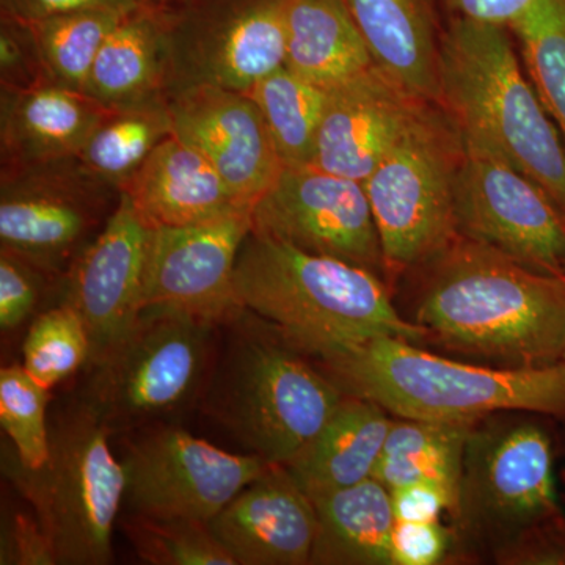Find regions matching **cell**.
<instances>
[{
	"instance_id": "484cf974",
	"label": "cell",
	"mask_w": 565,
	"mask_h": 565,
	"mask_svg": "<svg viewBox=\"0 0 565 565\" xmlns=\"http://www.w3.org/2000/svg\"><path fill=\"white\" fill-rule=\"evenodd\" d=\"M318 533L310 565H393L392 493L377 479L311 498Z\"/></svg>"
},
{
	"instance_id": "4316f807",
	"label": "cell",
	"mask_w": 565,
	"mask_h": 565,
	"mask_svg": "<svg viewBox=\"0 0 565 565\" xmlns=\"http://www.w3.org/2000/svg\"><path fill=\"white\" fill-rule=\"evenodd\" d=\"M475 423L393 418L373 478L388 490L433 482L457 501L465 445Z\"/></svg>"
},
{
	"instance_id": "3957f363",
	"label": "cell",
	"mask_w": 565,
	"mask_h": 565,
	"mask_svg": "<svg viewBox=\"0 0 565 565\" xmlns=\"http://www.w3.org/2000/svg\"><path fill=\"white\" fill-rule=\"evenodd\" d=\"M321 367L345 394L373 401L394 418L475 423L500 412H530L565 419L564 360L503 370L381 337Z\"/></svg>"
},
{
	"instance_id": "7c38bea8",
	"label": "cell",
	"mask_w": 565,
	"mask_h": 565,
	"mask_svg": "<svg viewBox=\"0 0 565 565\" xmlns=\"http://www.w3.org/2000/svg\"><path fill=\"white\" fill-rule=\"evenodd\" d=\"M125 503L131 515L210 523L274 463L232 455L177 427H159L126 449Z\"/></svg>"
},
{
	"instance_id": "7bdbcfd3",
	"label": "cell",
	"mask_w": 565,
	"mask_h": 565,
	"mask_svg": "<svg viewBox=\"0 0 565 565\" xmlns=\"http://www.w3.org/2000/svg\"><path fill=\"white\" fill-rule=\"evenodd\" d=\"M141 6L148 7L151 10H166L170 9V7L177 6L181 0H139Z\"/></svg>"
},
{
	"instance_id": "d6a6232c",
	"label": "cell",
	"mask_w": 565,
	"mask_h": 565,
	"mask_svg": "<svg viewBox=\"0 0 565 565\" xmlns=\"http://www.w3.org/2000/svg\"><path fill=\"white\" fill-rule=\"evenodd\" d=\"M47 401L50 390L36 384L22 364L0 371V424L14 446V455L33 470L50 459Z\"/></svg>"
},
{
	"instance_id": "7a4b0ae2",
	"label": "cell",
	"mask_w": 565,
	"mask_h": 565,
	"mask_svg": "<svg viewBox=\"0 0 565 565\" xmlns=\"http://www.w3.org/2000/svg\"><path fill=\"white\" fill-rule=\"evenodd\" d=\"M234 289L244 310L321 362L381 337L429 341L401 313L381 275L255 232L237 256Z\"/></svg>"
},
{
	"instance_id": "8992f818",
	"label": "cell",
	"mask_w": 565,
	"mask_h": 565,
	"mask_svg": "<svg viewBox=\"0 0 565 565\" xmlns=\"http://www.w3.org/2000/svg\"><path fill=\"white\" fill-rule=\"evenodd\" d=\"M552 437L535 414L500 412L468 434L455 512L457 556H489L563 516Z\"/></svg>"
},
{
	"instance_id": "5bb4252c",
	"label": "cell",
	"mask_w": 565,
	"mask_h": 565,
	"mask_svg": "<svg viewBox=\"0 0 565 565\" xmlns=\"http://www.w3.org/2000/svg\"><path fill=\"white\" fill-rule=\"evenodd\" d=\"M252 232L388 277L364 182L315 166L282 167L252 207Z\"/></svg>"
},
{
	"instance_id": "ab89813d",
	"label": "cell",
	"mask_w": 565,
	"mask_h": 565,
	"mask_svg": "<svg viewBox=\"0 0 565 565\" xmlns=\"http://www.w3.org/2000/svg\"><path fill=\"white\" fill-rule=\"evenodd\" d=\"M394 519L401 522H440L441 515L452 514L455 498L444 487L433 482H414L390 490Z\"/></svg>"
},
{
	"instance_id": "1f68e13d",
	"label": "cell",
	"mask_w": 565,
	"mask_h": 565,
	"mask_svg": "<svg viewBox=\"0 0 565 565\" xmlns=\"http://www.w3.org/2000/svg\"><path fill=\"white\" fill-rule=\"evenodd\" d=\"M90 352L84 319L65 302L32 323L22 345V367L36 384L51 390L88 362Z\"/></svg>"
},
{
	"instance_id": "e575fe53",
	"label": "cell",
	"mask_w": 565,
	"mask_h": 565,
	"mask_svg": "<svg viewBox=\"0 0 565 565\" xmlns=\"http://www.w3.org/2000/svg\"><path fill=\"white\" fill-rule=\"evenodd\" d=\"M457 556L452 526L440 522H401L396 520L392 535L393 565H438Z\"/></svg>"
},
{
	"instance_id": "83f0119b",
	"label": "cell",
	"mask_w": 565,
	"mask_h": 565,
	"mask_svg": "<svg viewBox=\"0 0 565 565\" xmlns=\"http://www.w3.org/2000/svg\"><path fill=\"white\" fill-rule=\"evenodd\" d=\"M173 136L167 98L111 110L77 159L88 172L122 188L163 140Z\"/></svg>"
},
{
	"instance_id": "836d02e7",
	"label": "cell",
	"mask_w": 565,
	"mask_h": 565,
	"mask_svg": "<svg viewBox=\"0 0 565 565\" xmlns=\"http://www.w3.org/2000/svg\"><path fill=\"white\" fill-rule=\"evenodd\" d=\"M137 555L154 565H236L210 523L131 515L125 525Z\"/></svg>"
},
{
	"instance_id": "f546056e",
	"label": "cell",
	"mask_w": 565,
	"mask_h": 565,
	"mask_svg": "<svg viewBox=\"0 0 565 565\" xmlns=\"http://www.w3.org/2000/svg\"><path fill=\"white\" fill-rule=\"evenodd\" d=\"M125 14L81 10L29 22L47 79L84 93L96 55Z\"/></svg>"
},
{
	"instance_id": "d6986e66",
	"label": "cell",
	"mask_w": 565,
	"mask_h": 565,
	"mask_svg": "<svg viewBox=\"0 0 565 565\" xmlns=\"http://www.w3.org/2000/svg\"><path fill=\"white\" fill-rule=\"evenodd\" d=\"M210 527L236 565H310L318 514L288 468L273 465L245 486Z\"/></svg>"
},
{
	"instance_id": "e0dca14e",
	"label": "cell",
	"mask_w": 565,
	"mask_h": 565,
	"mask_svg": "<svg viewBox=\"0 0 565 565\" xmlns=\"http://www.w3.org/2000/svg\"><path fill=\"white\" fill-rule=\"evenodd\" d=\"M167 104L174 136L202 152L252 211L285 167L256 103L244 92L195 85L167 96Z\"/></svg>"
},
{
	"instance_id": "9c48e42d",
	"label": "cell",
	"mask_w": 565,
	"mask_h": 565,
	"mask_svg": "<svg viewBox=\"0 0 565 565\" xmlns=\"http://www.w3.org/2000/svg\"><path fill=\"white\" fill-rule=\"evenodd\" d=\"M214 326L182 311H141L129 333L92 363L82 399L111 430L177 411L203 384Z\"/></svg>"
},
{
	"instance_id": "ee69618b",
	"label": "cell",
	"mask_w": 565,
	"mask_h": 565,
	"mask_svg": "<svg viewBox=\"0 0 565 565\" xmlns=\"http://www.w3.org/2000/svg\"><path fill=\"white\" fill-rule=\"evenodd\" d=\"M564 362H565V353H564Z\"/></svg>"
},
{
	"instance_id": "f1b7e54d",
	"label": "cell",
	"mask_w": 565,
	"mask_h": 565,
	"mask_svg": "<svg viewBox=\"0 0 565 565\" xmlns=\"http://www.w3.org/2000/svg\"><path fill=\"white\" fill-rule=\"evenodd\" d=\"M247 95L262 111L282 166H311L327 90L282 66L259 81Z\"/></svg>"
},
{
	"instance_id": "74e56055",
	"label": "cell",
	"mask_w": 565,
	"mask_h": 565,
	"mask_svg": "<svg viewBox=\"0 0 565 565\" xmlns=\"http://www.w3.org/2000/svg\"><path fill=\"white\" fill-rule=\"evenodd\" d=\"M492 559L498 565H565V515L531 527Z\"/></svg>"
},
{
	"instance_id": "8d00e7d4",
	"label": "cell",
	"mask_w": 565,
	"mask_h": 565,
	"mask_svg": "<svg viewBox=\"0 0 565 565\" xmlns=\"http://www.w3.org/2000/svg\"><path fill=\"white\" fill-rule=\"evenodd\" d=\"M43 270L11 253L0 250V327L17 329L35 311Z\"/></svg>"
},
{
	"instance_id": "8fae6325",
	"label": "cell",
	"mask_w": 565,
	"mask_h": 565,
	"mask_svg": "<svg viewBox=\"0 0 565 565\" xmlns=\"http://www.w3.org/2000/svg\"><path fill=\"white\" fill-rule=\"evenodd\" d=\"M117 185L88 172L77 158L2 169L0 250L47 275H58L99 233L117 204Z\"/></svg>"
},
{
	"instance_id": "30bf717a",
	"label": "cell",
	"mask_w": 565,
	"mask_h": 565,
	"mask_svg": "<svg viewBox=\"0 0 565 565\" xmlns=\"http://www.w3.org/2000/svg\"><path fill=\"white\" fill-rule=\"evenodd\" d=\"M288 0H181L166 31L167 96L195 85L247 93L286 62Z\"/></svg>"
},
{
	"instance_id": "b9f144b4",
	"label": "cell",
	"mask_w": 565,
	"mask_h": 565,
	"mask_svg": "<svg viewBox=\"0 0 565 565\" xmlns=\"http://www.w3.org/2000/svg\"><path fill=\"white\" fill-rule=\"evenodd\" d=\"M534 0H445L457 17L468 20L489 22V24H512L527 10Z\"/></svg>"
},
{
	"instance_id": "d4e9b609",
	"label": "cell",
	"mask_w": 565,
	"mask_h": 565,
	"mask_svg": "<svg viewBox=\"0 0 565 565\" xmlns=\"http://www.w3.org/2000/svg\"><path fill=\"white\" fill-rule=\"evenodd\" d=\"M285 66L330 90L374 62L344 0H288Z\"/></svg>"
},
{
	"instance_id": "6da1fadb",
	"label": "cell",
	"mask_w": 565,
	"mask_h": 565,
	"mask_svg": "<svg viewBox=\"0 0 565 565\" xmlns=\"http://www.w3.org/2000/svg\"><path fill=\"white\" fill-rule=\"evenodd\" d=\"M424 270L408 321L427 343L503 370L563 362L565 275L539 273L459 236Z\"/></svg>"
},
{
	"instance_id": "cb8c5ba5",
	"label": "cell",
	"mask_w": 565,
	"mask_h": 565,
	"mask_svg": "<svg viewBox=\"0 0 565 565\" xmlns=\"http://www.w3.org/2000/svg\"><path fill=\"white\" fill-rule=\"evenodd\" d=\"M166 31L154 10L125 14L104 41L84 93L109 110L167 98Z\"/></svg>"
},
{
	"instance_id": "4dcf8cb0",
	"label": "cell",
	"mask_w": 565,
	"mask_h": 565,
	"mask_svg": "<svg viewBox=\"0 0 565 565\" xmlns=\"http://www.w3.org/2000/svg\"><path fill=\"white\" fill-rule=\"evenodd\" d=\"M509 29L522 44L539 98L565 139V0H534Z\"/></svg>"
},
{
	"instance_id": "d590c367",
	"label": "cell",
	"mask_w": 565,
	"mask_h": 565,
	"mask_svg": "<svg viewBox=\"0 0 565 565\" xmlns=\"http://www.w3.org/2000/svg\"><path fill=\"white\" fill-rule=\"evenodd\" d=\"M50 82L39 47L25 22L0 20V84L7 90H22Z\"/></svg>"
},
{
	"instance_id": "52a82bcc",
	"label": "cell",
	"mask_w": 565,
	"mask_h": 565,
	"mask_svg": "<svg viewBox=\"0 0 565 565\" xmlns=\"http://www.w3.org/2000/svg\"><path fill=\"white\" fill-rule=\"evenodd\" d=\"M50 429V459L43 467H24L9 451L3 475L31 501L58 564H110L126 486L125 468L110 448L111 429L84 399L66 408Z\"/></svg>"
},
{
	"instance_id": "7402d4cb",
	"label": "cell",
	"mask_w": 565,
	"mask_h": 565,
	"mask_svg": "<svg viewBox=\"0 0 565 565\" xmlns=\"http://www.w3.org/2000/svg\"><path fill=\"white\" fill-rule=\"evenodd\" d=\"M375 68L419 102L437 103L440 36L429 0H344Z\"/></svg>"
},
{
	"instance_id": "ac0fdd59",
	"label": "cell",
	"mask_w": 565,
	"mask_h": 565,
	"mask_svg": "<svg viewBox=\"0 0 565 565\" xmlns=\"http://www.w3.org/2000/svg\"><path fill=\"white\" fill-rule=\"evenodd\" d=\"M423 103L375 66L330 88L311 166L366 181Z\"/></svg>"
},
{
	"instance_id": "ba28073f",
	"label": "cell",
	"mask_w": 565,
	"mask_h": 565,
	"mask_svg": "<svg viewBox=\"0 0 565 565\" xmlns=\"http://www.w3.org/2000/svg\"><path fill=\"white\" fill-rule=\"evenodd\" d=\"M463 140L437 103H423L364 181L381 234L386 274L433 262L455 243V189Z\"/></svg>"
},
{
	"instance_id": "60d3db41",
	"label": "cell",
	"mask_w": 565,
	"mask_h": 565,
	"mask_svg": "<svg viewBox=\"0 0 565 565\" xmlns=\"http://www.w3.org/2000/svg\"><path fill=\"white\" fill-rule=\"evenodd\" d=\"M139 0H0L2 17L35 22L81 10H114L121 13L140 9Z\"/></svg>"
},
{
	"instance_id": "277c9868",
	"label": "cell",
	"mask_w": 565,
	"mask_h": 565,
	"mask_svg": "<svg viewBox=\"0 0 565 565\" xmlns=\"http://www.w3.org/2000/svg\"><path fill=\"white\" fill-rule=\"evenodd\" d=\"M505 25L456 17L440 36L438 106L465 143L500 154L565 215V147Z\"/></svg>"
},
{
	"instance_id": "ffe728a7",
	"label": "cell",
	"mask_w": 565,
	"mask_h": 565,
	"mask_svg": "<svg viewBox=\"0 0 565 565\" xmlns=\"http://www.w3.org/2000/svg\"><path fill=\"white\" fill-rule=\"evenodd\" d=\"M111 110L54 82L0 93L2 169L77 158Z\"/></svg>"
},
{
	"instance_id": "9a60e30c",
	"label": "cell",
	"mask_w": 565,
	"mask_h": 565,
	"mask_svg": "<svg viewBox=\"0 0 565 565\" xmlns=\"http://www.w3.org/2000/svg\"><path fill=\"white\" fill-rule=\"evenodd\" d=\"M252 226L250 211L195 225L156 226L143 310L232 321L244 310L234 289V269Z\"/></svg>"
},
{
	"instance_id": "5b68a950",
	"label": "cell",
	"mask_w": 565,
	"mask_h": 565,
	"mask_svg": "<svg viewBox=\"0 0 565 565\" xmlns=\"http://www.w3.org/2000/svg\"><path fill=\"white\" fill-rule=\"evenodd\" d=\"M270 323H241L206 408L250 455L288 465L329 422L345 393Z\"/></svg>"
},
{
	"instance_id": "f35d334b",
	"label": "cell",
	"mask_w": 565,
	"mask_h": 565,
	"mask_svg": "<svg viewBox=\"0 0 565 565\" xmlns=\"http://www.w3.org/2000/svg\"><path fill=\"white\" fill-rule=\"evenodd\" d=\"M0 564L54 565L58 564L50 534L39 516L17 514L2 535Z\"/></svg>"
},
{
	"instance_id": "603a6c76",
	"label": "cell",
	"mask_w": 565,
	"mask_h": 565,
	"mask_svg": "<svg viewBox=\"0 0 565 565\" xmlns=\"http://www.w3.org/2000/svg\"><path fill=\"white\" fill-rule=\"evenodd\" d=\"M393 418L373 401L345 394L313 440L285 467L310 498L360 484L373 478Z\"/></svg>"
},
{
	"instance_id": "4fadbf2b",
	"label": "cell",
	"mask_w": 565,
	"mask_h": 565,
	"mask_svg": "<svg viewBox=\"0 0 565 565\" xmlns=\"http://www.w3.org/2000/svg\"><path fill=\"white\" fill-rule=\"evenodd\" d=\"M459 236L539 273L565 275V215L500 154L465 143L455 189Z\"/></svg>"
},
{
	"instance_id": "2e32d148",
	"label": "cell",
	"mask_w": 565,
	"mask_h": 565,
	"mask_svg": "<svg viewBox=\"0 0 565 565\" xmlns=\"http://www.w3.org/2000/svg\"><path fill=\"white\" fill-rule=\"evenodd\" d=\"M154 226L121 192L102 232L74 259L66 303L76 308L90 337L88 362L110 351L139 321Z\"/></svg>"
},
{
	"instance_id": "44dd1931",
	"label": "cell",
	"mask_w": 565,
	"mask_h": 565,
	"mask_svg": "<svg viewBox=\"0 0 565 565\" xmlns=\"http://www.w3.org/2000/svg\"><path fill=\"white\" fill-rule=\"evenodd\" d=\"M121 192L154 228L195 225L250 211L237 203L202 152L174 134L151 152Z\"/></svg>"
}]
</instances>
